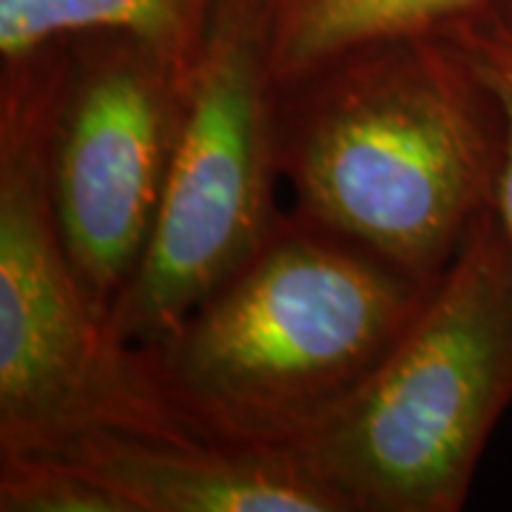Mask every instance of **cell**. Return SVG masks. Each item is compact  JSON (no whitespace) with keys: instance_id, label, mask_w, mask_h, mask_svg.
<instances>
[{"instance_id":"1","label":"cell","mask_w":512,"mask_h":512,"mask_svg":"<svg viewBox=\"0 0 512 512\" xmlns=\"http://www.w3.org/2000/svg\"><path fill=\"white\" fill-rule=\"evenodd\" d=\"M504 120L450 37L353 49L276 83V165L293 211L439 279L495 208Z\"/></svg>"},{"instance_id":"4","label":"cell","mask_w":512,"mask_h":512,"mask_svg":"<svg viewBox=\"0 0 512 512\" xmlns=\"http://www.w3.org/2000/svg\"><path fill=\"white\" fill-rule=\"evenodd\" d=\"M55 43L0 60V456L97 430L185 433L114 342L60 242L43 171Z\"/></svg>"},{"instance_id":"8","label":"cell","mask_w":512,"mask_h":512,"mask_svg":"<svg viewBox=\"0 0 512 512\" xmlns=\"http://www.w3.org/2000/svg\"><path fill=\"white\" fill-rule=\"evenodd\" d=\"M512 15V0H271L274 80L384 40L453 37Z\"/></svg>"},{"instance_id":"2","label":"cell","mask_w":512,"mask_h":512,"mask_svg":"<svg viewBox=\"0 0 512 512\" xmlns=\"http://www.w3.org/2000/svg\"><path fill=\"white\" fill-rule=\"evenodd\" d=\"M433 285L288 208L248 262L134 350L185 433L296 444L382 365Z\"/></svg>"},{"instance_id":"5","label":"cell","mask_w":512,"mask_h":512,"mask_svg":"<svg viewBox=\"0 0 512 512\" xmlns=\"http://www.w3.org/2000/svg\"><path fill=\"white\" fill-rule=\"evenodd\" d=\"M276 183L271 0H214L154 237L109 316L114 342L157 339L248 262L285 214Z\"/></svg>"},{"instance_id":"6","label":"cell","mask_w":512,"mask_h":512,"mask_svg":"<svg viewBox=\"0 0 512 512\" xmlns=\"http://www.w3.org/2000/svg\"><path fill=\"white\" fill-rule=\"evenodd\" d=\"M52 43L46 191L77 282L109 325L154 237L194 55L126 29H89Z\"/></svg>"},{"instance_id":"9","label":"cell","mask_w":512,"mask_h":512,"mask_svg":"<svg viewBox=\"0 0 512 512\" xmlns=\"http://www.w3.org/2000/svg\"><path fill=\"white\" fill-rule=\"evenodd\" d=\"M214 0H0V60L89 29H126L194 55Z\"/></svg>"},{"instance_id":"7","label":"cell","mask_w":512,"mask_h":512,"mask_svg":"<svg viewBox=\"0 0 512 512\" xmlns=\"http://www.w3.org/2000/svg\"><path fill=\"white\" fill-rule=\"evenodd\" d=\"M49 456L109 512H342L293 444L97 430Z\"/></svg>"},{"instance_id":"3","label":"cell","mask_w":512,"mask_h":512,"mask_svg":"<svg viewBox=\"0 0 512 512\" xmlns=\"http://www.w3.org/2000/svg\"><path fill=\"white\" fill-rule=\"evenodd\" d=\"M512 404V242L495 208L367 382L293 447L342 512H458Z\"/></svg>"},{"instance_id":"10","label":"cell","mask_w":512,"mask_h":512,"mask_svg":"<svg viewBox=\"0 0 512 512\" xmlns=\"http://www.w3.org/2000/svg\"><path fill=\"white\" fill-rule=\"evenodd\" d=\"M450 40L473 63L481 80L490 86L504 120V160L495 191V214L512 242V15L487 20L458 32Z\"/></svg>"}]
</instances>
